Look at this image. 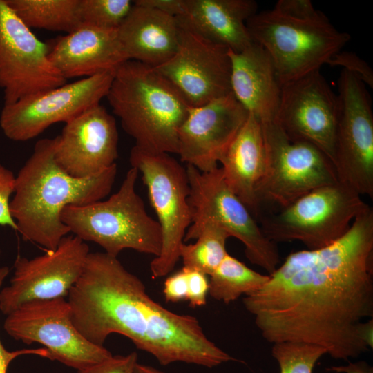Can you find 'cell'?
<instances>
[{
    "mask_svg": "<svg viewBox=\"0 0 373 373\" xmlns=\"http://www.w3.org/2000/svg\"><path fill=\"white\" fill-rule=\"evenodd\" d=\"M88 254L84 241L66 236L55 249L43 255L30 259L18 256L9 285L0 289V311L7 316L30 301L67 297Z\"/></svg>",
    "mask_w": 373,
    "mask_h": 373,
    "instance_id": "16",
    "label": "cell"
},
{
    "mask_svg": "<svg viewBox=\"0 0 373 373\" xmlns=\"http://www.w3.org/2000/svg\"><path fill=\"white\" fill-rule=\"evenodd\" d=\"M48 51V44L35 35L6 0H0V88L4 104L66 83L49 60Z\"/></svg>",
    "mask_w": 373,
    "mask_h": 373,
    "instance_id": "14",
    "label": "cell"
},
{
    "mask_svg": "<svg viewBox=\"0 0 373 373\" xmlns=\"http://www.w3.org/2000/svg\"><path fill=\"white\" fill-rule=\"evenodd\" d=\"M369 206L339 181L316 188L287 207L260 217L263 233L272 242L298 240L307 249L325 247L341 238Z\"/></svg>",
    "mask_w": 373,
    "mask_h": 373,
    "instance_id": "7",
    "label": "cell"
},
{
    "mask_svg": "<svg viewBox=\"0 0 373 373\" xmlns=\"http://www.w3.org/2000/svg\"><path fill=\"white\" fill-rule=\"evenodd\" d=\"M67 300L74 326L95 345L104 346L117 333L162 365L184 362L213 367L236 361L207 338L195 317L153 300L143 282L106 252H89Z\"/></svg>",
    "mask_w": 373,
    "mask_h": 373,
    "instance_id": "2",
    "label": "cell"
},
{
    "mask_svg": "<svg viewBox=\"0 0 373 373\" xmlns=\"http://www.w3.org/2000/svg\"><path fill=\"white\" fill-rule=\"evenodd\" d=\"M163 293L168 302L176 303L187 299V271L184 267L166 279Z\"/></svg>",
    "mask_w": 373,
    "mask_h": 373,
    "instance_id": "34",
    "label": "cell"
},
{
    "mask_svg": "<svg viewBox=\"0 0 373 373\" xmlns=\"http://www.w3.org/2000/svg\"><path fill=\"white\" fill-rule=\"evenodd\" d=\"M135 3L179 17L184 9V0H137Z\"/></svg>",
    "mask_w": 373,
    "mask_h": 373,
    "instance_id": "35",
    "label": "cell"
},
{
    "mask_svg": "<svg viewBox=\"0 0 373 373\" xmlns=\"http://www.w3.org/2000/svg\"><path fill=\"white\" fill-rule=\"evenodd\" d=\"M358 335L362 342L368 348L373 347V319L363 321L358 327Z\"/></svg>",
    "mask_w": 373,
    "mask_h": 373,
    "instance_id": "37",
    "label": "cell"
},
{
    "mask_svg": "<svg viewBox=\"0 0 373 373\" xmlns=\"http://www.w3.org/2000/svg\"><path fill=\"white\" fill-rule=\"evenodd\" d=\"M248 115L232 93L190 107L178 132L180 161L202 172L217 168Z\"/></svg>",
    "mask_w": 373,
    "mask_h": 373,
    "instance_id": "18",
    "label": "cell"
},
{
    "mask_svg": "<svg viewBox=\"0 0 373 373\" xmlns=\"http://www.w3.org/2000/svg\"><path fill=\"white\" fill-rule=\"evenodd\" d=\"M325 354L324 348L304 343H277L271 348L280 373H312L316 362Z\"/></svg>",
    "mask_w": 373,
    "mask_h": 373,
    "instance_id": "28",
    "label": "cell"
},
{
    "mask_svg": "<svg viewBox=\"0 0 373 373\" xmlns=\"http://www.w3.org/2000/svg\"><path fill=\"white\" fill-rule=\"evenodd\" d=\"M29 28L69 33L81 24L79 0H6Z\"/></svg>",
    "mask_w": 373,
    "mask_h": 373,
    "instance_id": "25",
    "label": "cell"
},
{
    "mask_svg": "<svg viewBox=\"0 0 373 373\" xmlns=\"http://www.w3.org/2000/svg\"><path fill=\"white\" fill-rule=\"evenodd\" d=\"M3 328L15 340L41 344L48 351L49 359L77 371L112 356L104 346L90 343L77 331L65 298L26 303L6 316Z\"/></svg>",
    "mask_w": 373,
    "mask_h": 373,
    "instance_id": "11",
    "label": "cell"
},
{
    "mask_svg": "<svg viewBox=\"0 0 373 373\" xmlns=\"http://www.w3.org/2000/svg\"><path fill=\"white\" fill-rule=\"evenodd\" d=\"M106 97L135 146L178 154V132L191 106L154 68L124 62L115 71Z\"/></svg>",
    "mask_w": 373,
    "mask_h": 373,
    "instance_id": "4",
    "label": "cell"
},
{
    "mask_svg": "<svg viewBox=\"0 0 373 373\" xmlns=\"http://www.w3.org/2000/svg\"><path fill=\"white\" fill-rule=\"evenodd\" d=\"M137 354L111 356L108 358L77 371V373H134Z\"/></svg>",
    "mask_w": 373,
    "mask_h": 373,
    "instance_id": "32",
    "label": "cell"
},
{
    "mask_svg": "<svg viewBox=\"0 0 373 373\" xmlns=\"http://www.w3.org/2000/svg\"><path fill=\"white\" fill-rule=\"evenodd\" d=\"M327 370L338 373H373L372 367L363 361L350 362L347 365L332 366Z\"/></svg>",
    "mask_w": 373,
    "mask_h": 373,
    "instance_id": "36",
    "label": "cell"
},
{
    "mask_svg": "<svg viewBox=\"0 0 373 373\" xmlns=\"http://www.w3.org/2000/svg\"><path fill=\"white\" fill-rule=\"evenodd\" d=\"M138 174L131 167L118 191L106 200L66 207L63 222L74 236L99 245L111 256L117 257L130 249L157 256L162 248L161 228L135 191Z\"/></svg>",
    "mask_w": 373,
    "mask_h": 373,
    "instance_id": "6",
    "label": "cell"
},
{
    "mask_svg": "<svg viewBox=\"0 0 373 373\" xmlns=\"http://www.w3.org/2000/svg\"><path fill=\"white\" fill-rule=\"evenodd\" d=\"M339 108L318 70L281 86L275 121L289 140L314 145L333 164Z\"/></svg>",
    "mask_w": 373,
    "mask_h": 373,
    "instance_id": "17",
    "label": "cell"
},
{
    "mask_svg": "<svg viewBox=\"0 0 373 373\" xmlns=\"http://www.w3.org/2000/svg\"><path fill=\"white\" fill-rule=\"evenodd\" d=\"M190 192L191 224L184 242L204 224L212 222L245 246L247 259L269 274L279 266L276 243L262 231L254 216L226 184L221 167L202 172L186 165Z\"/></svg>",
    "mask_w": 373,
    "mask_h": 373,
    "instance_id": "9",
    "label": "cell"
},
{
    "mask_svg": "<svg viewBox=\"0 0 373 373\" xmlns=\"http://www.w3.org/2000/svg\"><path fill=\"white\" fill-rule=\"evenodd\" d=\"M187 271V299L191 307L205 305L209 283L207 276L200 271L184 268Z\"/></svg>",
    "mask_w": 373,
    "mask_h": 373,
    "instance_id": "33",
    "label": "cell"
},
{
    "mask_svg": "<svg viewBox=\"0 0 373 373\" xmlns=\"http://www.w3.org/2000/svg\"><path fill=\"white\" fill-rule=\"evenodd\" d=\"M130 0H79L82 24L101 28L117 29L130 12Z\"/></svg>",
    "mask_w": 373,
    "mask_h": 373,
    "instance_id": "29",
    "label": "cell"
},
{
    "mask_svg": "<svg viewBox=\"0 0 373 373\" xmlns=\"http://www.w3.org/2000/svg\"><path fill=\"white\" fill-rule=\"evenodd\" d=\"M266 161L261 122L249 113L219 163L228 187L254 217L258 216L256 191L264 175Z\"/></svg>",
    "mask_w": 373,
    "mask_h": 373,
    "instance_id": "24",
    "label": "cell"
},
{
    "mask_svg": "<svg viewBox=\"0 0 373 373\" xmlns=\"http://www.w3.org/2000/svg\"><path fill=\"white\" fill-rule=\"evenodd\" d=\"M245 309L265 340L324 348L348 361L369 350L359 325L373 316V210L368 207L332 244L292 252Z\"/></svg>",
    "mask_w": 373,
    "mask_h": 373,
    "instance_id": "1",
    "label": "cell"
},
{
    "mask_svg": "<svg viewBox=\"0 0 373 373\" xmlns=\"http://www.w3.org/2000/svg\"><path fill=\"white\" fill-rule=\"evenodd\" d=\"M334 167L340 182L373 198V114L365 84L343 69Z\"/></svg>",
    "mask_w": 373,
    "mask_h": 373,
    "instance_id": "12",
    "label": "cell"
},
{
    "mask_svg": "<svg viewBox=\"0 0 373 373\" xmlns=\"http://www.w3.org/2000/svg\"><path fill=\"white\" fill-rule=\"evenodd\" d=\"M129 161L142 175L161 228V251L150 264L153 277L160 278L175 268L191 224L186 169L170 154L149 152L135 146L131 150Z\"/></svg>",
    "mask_w": 373,
    "mask_h": 373,
    "instance_id": "10",
    "label": "cell"
},
{
    "mask_svg": "<svg viewBox=\"0 0 373 373\" xmlns=\"http://www.w3.org/2000/svg\"><path fill=\"white\" fill-rule=\"evenodd\" d=\"M48 44V58L66 79L115 72L128 60L117 29L81 24Z\"/></svg>",
    "mask_w": 373,
    "mask_h": 373,
    "instance_id": "20",
    "label": "cell"
},
{
    "mask_svg": "<svg viewBox=\"0 0 373 373\" xmlns=\"http://www.w3.org/2000/svg\"><path fill=\"white\" fill-rule=\"evenodd\" d=\"M327 64L331 66H342L344 70L359 77L365 84L373 86L372 70L354 52L341 50L331 58Z\"/></svg>",
    "mask_w": 373,
    "mask_h": 373,
    "instance_id": "30",
    "label": "cell"
},
{
    "mask_svg": "<svg viewBox=\"0 0 373 373\" xmlns=\"http://www.w3.org/2000/svg\"><path fill=\"white\" fill-rule=\"evenodd\" d=\"M0 255H1V250H0Z\"/></svg>",
    "mask_w": 373,
    "mask_h": 373,
    "instance_id": "39",
    "label": "cell"
},
{
    "mask_svg": "<svg viewBox=\"0 0 373 373\" xmlns=\"http://www.w3.org/2000/svg\"><path fill=\"white\" fill-rule=\"evenodd\" d=\"M261 124L267 161L256 191L258 216L262 207L276 212L316 188L338 182L332 163L318 148L289 140L275 119Z\"/></svg>",
    "mask_w": 373,
    "mask_h": 373,
    "instance_id": "8",
    "label": "cell"
},
{
    "mask_svg": "<svg viewBox=\"0 0 373 373\" xmlns=\"http://www.w3.org/2000/svg\"><path fill=\"white\" fill-rule=\"evenodd\" d=\"M178 21L176 50L167 61L154 68L191 107L232 93L229 48Z\"/></svg>",
    "mask_w": 373,
    "mask_h": 373,
    "instance_id": "15",
    "label": "cell"
},
{
    "mask_svg": "<svg viewBox=\"0 0 373 373\" xmlns=\"http://www.w3.org/2000/svg\"><path fill=\"white\" fill-rule=\"evenodd\" d=\"M115 72H106L4 104L0 127L10 140L25 142L57 122L66 123L106 97Z\"/></svg>",
    "mask_w": 373,
    "mask_h": 373,
    "instance_id": "13",
    "label": "cell"
},
{
    "mask_svg": "<svg viewBox=\"0 0 373 373\" xmlns=\"http://www.w3.org/2000/svg\"><path fill=\"white\" fill-rule=\"evenodd\" d=\"M229 237L217 224H204L187 240H196L195 242L189 245L184 242L180 248L183 267L210 276L228 254L226 242Z\"/></svg>",
    "mask_w": 373,
    "mask_h": 373,
    "instance_id": "27",
    "label": "cell"
},
{
    "mask_svg": "<svg viewBox=\"0 0 373 373\" xmlns=\"http://www.w3.org/2000/svg\"><path fill=\"white\" fill-rule=\"evenodd\" d=\"M58 137L55 161L73 177H91L116 164L119 139L116 122L100 104L65 123Z\"/></svg>",
    "mask_w": 373,
    "mask_h": 373,
    "instance_id": "19",
    "label": "cell"
},
{
    "mask_svg": "<svg viewBox=\"0 0 373 373\" xmlns=\"http://www.w3.org/2000/svg\"><path fill=\"white\" fill-rule=\"evenodd\" d=\"M256 12L253 0H184L183 12L176 18L206 38L240 52L253 43L246 22Z\"/></svg>",
    "mask_w": 373,
    "mask_h": 373,
    "instance_id": "23",
    "label": "cell"
},
{
    "mask_svg": "<svg viewBox=\"0 0 373 373\" xmlns=\"http://www.w3.org/2000/svg\"><path fill=\"white\" fill-rule=\"evenodd\" d=\"M246 26L252 41L271 57L280 86L320 70L351 38L318 10L296 16L273 8L256 12Z\"/></svg>",
    "mask_w": 373,
    "mask_h": 373,
    "instance_id": "5",
    "label": "cell"
},
{
    "mask_svg": "<svg viewBox=\"0 0 373 373\" xmlns=\"http://www.w3.org/2000/svg\"><path fill=\"white\" fill-rule=\"evenodd\" d=\"M59 137L44 138L15 175L10 212L23 239L54 250L70 233L61 214L68 206L102 200L111 192L117 164L91 177L77 178L63 171L55 158Z\"/></svg>",
    "mask_w": 373,
    "mask_h": 373,
    "instance_id": "3",
    "label": "cell"
},
{
    "mask_svg": "<svg viewBox=\"0 0 373 373\" xmlns=\"http://www.w3.org/2000/svg\"><path fill=\"white\" fill-rule=\"evenodd\" d=\"M134 373H166L155 367L137 363Z\"/></svg>",
    "mask_w": 373,
    "mask_h": 373,
    "instance_id": "38",
    "label": "cell"
},
{
    "mask_svg": "<svg viewBox=\"0 0 373 373\" xmlns=\"http://www.w3.org/2000/svg\"><path fill=\"white\" fill-rule=\"evenodd\" d=\"M117 33L128 60L155 68L175 53L179 23L176 17L133 1Z\"/></svg>",
    "mask_w": 373,
    "mask_h": 373,
    "instance_id": "22",
    "label": "cell"
},
{
    "mask_svg": "<svg viewBox=\"0 0 373 373\" xmlns=\"http://www.w3.org/2000/svg\"><path fill=\"white\" fill-rule=\"evenodd\" d=\"M229 55L231 93L235 98L260 122L275 119L281 86L267 51L253 41L240 52L229 49Z\"/></svg>",
    "mask_w": 373,
    "mask_h": 373,
    "instance_id": "21",
    "label": "cell"
},
{
    "mask_svg": "<svg viewBox=\"0 0 373 373\" xmlns=\"http://www.w3.org/2000/svg\"><path fill=\"white\" fill-rule=\"evenodd\" d=\"M209 280L210 296L226 304L261 288L269 278L260 274L229 254L224 257Z\"/></svg>",
    "mask_w": 373,
    "mask_h": 373,
    "instance_id": "26",
    "label": "cell"
},
{
    "mask_svg": "<svg viewBox=\"0 0 373 373\" xmlns=\"http://www.w3.org/2000/svg\"><path fill=\"white\" fill-rule=\"evenodd\" d=\"M15 175L0 164V226L17 231V225L10 212V196L15 190Z\"/></svg>",
    "mask_w": 373,
    "mask_h": 373,
    "instance_id": "31",
    "label": "cell"
}]
</instances>
